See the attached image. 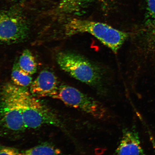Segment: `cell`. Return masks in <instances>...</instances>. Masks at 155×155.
I'll return each mask as SVG.
<instances>
[{"mask_svg": "<svg viewBox=\"0 0 155 155\" xmlns=\"http://www.w3.org/2000/svg\"><path fill=\"white\" fill-rule=\"evenodd\" d=\"M21 68L31 75L35 73L37 70V64L35 58L30 50L26 49L22 52L18 62Z\"/></svg>", "mask_w": 155, "mask_h": 155, "instance_id": "cell-11", "label": "cell"}, {"mask_svg": "<svg viewBox=\"0 0 155 155\" xmlns=\"http://www.w3.org/2000/svg\"><path fill=\"white\" fill-rule=\"evenodd\" d=\"M20 155H69L49 143H43L21 152Z\"/></svg>", "mask_w": 155, "mask_h": 155, "instance_id": "cell-10", "label": "cell"}, {"mask_svg": "<svg viewBox=\"0 0 155 155\" xmlns=\"http://www.w3.org/2000/svg\"><path fill=\"white\" fill-rule=\"evenodd\" d=\"M30 25L24 13L15 8L0 10V43H19L26 39Z\"/></svg>", "mask_w": 155, "mask_h": 155, "instance_id": "cell-4", "label": "cell"}, {"mask_svg": "<svg viewBox=\"0 0 155 155\" xmlns=\"http://www.w3.org/2000/svg\"><path fill=\"white\" fill-rule=\"evenodd\" d=\"M0 95V126L13 134L23 132L26 129L22 113L12 95L5 85Z\"/></svg>", "mask_w": 155, "mask_h": 155, "instance_id": "cell-6", "label": "cell"}, {"mask_svg": "<svg viewBox=\"0 0 155 155\" xmlns=\"http://www.w3.org/2000/svg\"><path fill=\"white\" fill-rule=\"evenodd\" d=\"M145 19L149 28H155V0H147Z\"/></svg>", "mask_w": 155, "mask_h": 155, "instance_id": "cell-13", "label": "cell"}, {"mask_svg": "<svg viewBox=\"0 0 155 155\" xmlns=\"http://www.w3.org/2000/svg\"><path fill=\"white\" fill-rule=\"evenodd\" d=\"M57 77L51 71L45 70L41 71L30 85V93L36 98L51 97L55 98L58 89Z\"/></svg>", "mask_w": 155, "mask_h": 155, "instance_id": "cell-7", "label": "cell"}, {"mask_svg": "<svg viewBox=\"0 0 155 155\" xmlns=\"http://www.w3.org/2000/svg\"><path fill=\"white\" fill-rule=\"evenodd\" d=\"M5 86L21 110L26 128L36 129L45 125L64 128L57 114L33 96L26 87L10 83Z\"/></svg>", "mask_w": 155, "mask_h": 155, "instance_id": "cell-1", "label": "cell"}, {"mask_svg": "<svg viewBox=\"0 0 155 155\" xmlns=\"http://www.w3.org/2000/svg\"><path fill=\"white\" fill-rule=\"evenodd\" d=\"M94 0H61L57 12L61 15L78 14L88 7Z\"/></svg>", "mask_w": 155, "mask_h": 155, "instance_id": "cell-9", "label": "cell"}, {"mask_svg": "<svg viewBox=\"0 0 155 155\" xmlns=\"http://www.w3.org/2000/svg\"><path fill=\"white\" fill-rule=\"evenodd\" d=\"M92 35L114 53H117L128 35L103 23L78 18L69 19L63 26V34L66 37L79 34Z\"/></svg>", "mask_w": 155, "mask_h": 155, "instance_id": "cell-2", "label": "cell"}, {"mask_svg": "<svg viewBox=\"0 0 155 155\" xmlns=\"http://www.w3.org/2000/svg\"><path fill=\"white\" fill-rule=\"evenodd\" d=\"M10 1L14 2H21L24 1V0H10Z\"/></svg>", "mask_w": 155, "mask_h": 155, "instance_id": "cell-15", "label": "cell"}, {"mask_svg": "<svg viewBox=\"0 0 155 155\" xmlns=\"http://www.w3.org/2000/svg\"><path fill=\"white\" fill-rule=\"evenodd\" d=\"M21 152L14 147L0 144V155H20Z\"/></svg>", "mask_w": 155, "mask_h": 155, "instance_id": "cell-14", "label": "cell"}, {"mask_svg": "<svg viewBox=\"0 0 155 155\" xmlns=\"http://www.w3.org/2000/svg\"><path fill=\"white\" fill-rule=\"evenodd\" d=\"M115 155H146L141 146L138 132L135 129L123 130Z\"/></svg>", "mask_w": 155, "mask_h": 155, "instance_id": "cell-8", "label": "cell"}, {"mask_svg": "<svg viewBox=\"0 0 155 155\" xmlns=\"http://www.w3.org/2000/svg\"><path fill=\"white\" fill-rule=\"evenodd\" d=\"M11 77L13 83L19 86H30L32 82L31 75L23 71L19 67L18 63H15L13 65Z\"/></svg>", "mask_w": 155, "mask_h": 155, "instance_id": "cell-12", "label": "cell"}, {"mask_svg": "<svg viewBox=\"0 0 155 155\" xmlns=\"http://www.w3.org/2000/svg\"><path fill=\"white\" fill-rule=\"evenodd\" d=\"M56 60L62 70L77 80L94 87L102 85L104 77L101 69L81 54L61 51L57 54Z\"/></svg>", "mask_w": 155, "mask_h": 155, "instance_id": "cell-3", "label": "cell"}, {"mask_svg": "<svg viewBox=\"0 0 155 155\" xmlns=\"http://www.w3.org/2000/svg\"><path fill=\"white\" fill-rule=\"evenodd\" d=\"M55 99L67 106L85 112L97 119L105 116L106 110L99 102L77 89L67 85L59 86Z\"/></svg>", "mask_w": 155, "mask_h": 155, "instance_id": "cell-5", "label": "cell"}]
</instances>
